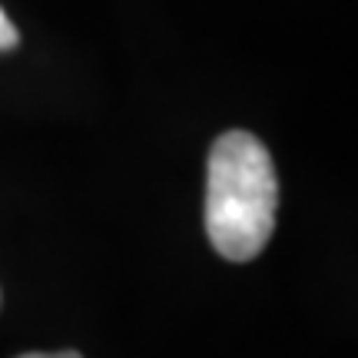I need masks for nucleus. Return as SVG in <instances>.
<instances>
[{
    "instance_id": "f257e3e1",
    "label": "nucleus",
    "mask_w": 358,
    "mask_h": 358,
    "mask_svg": "<svg viewBox=\"0 0 358 358\" xmlns=\"http://www.w3.org/2000/svg\"><path fill=\"white\" fill-rule=\"evenodd\" d=\"M279 176L249 129L222 133L206 159V236L222 259L249 262L272 239Z\"/></svg>"
},
{
    "instance_id": "f03ea898",
    "label": "nucleus",
    "mask_w": 358,
    "mask_h": 358,
    "mask_svg": "<svg viewBox=\"0 0 358 358\" xmlns=\"http://www.w3.org/2000/svg\"><path fill=\"white\" fill-rule=\"evenodd\" d=\"M20 43V34H17V27L10 24V17L0 10V50H13Z\"/></svg>"
},
{
    "instance_id": "7ed1b4c3",
    "label": "nucleus",
    "mask_w": 358,
    "mask_h": 358,
    "mask_svg": "<svg viewBox=\"0 0 358 358\" xmlns=\"http://www.w3.org/2000/svg\"><path fill=\"white\" fill-rule=\"evenodd\" d=\"M17 358H83L80 352H27V355H17Z\"/></svg>"
},
{
    "instance_id": "20e7f679",
    "label": "nucleus",
    "mask_w": 358,
    "mask_h": 358,
    "mask_svg": "<svg viewBox=\"0 0 358 358\" xmlns=\"http://www.w3.org/2000/svg\"><path fill=\"white\" fill-rule=\"evenodd\" d=\"M0 302H3V295H0Z\"/></svg>"
}]
</instances>
